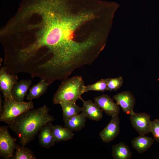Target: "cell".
I'll use <instances>...</instances> for the list:
<instances>
[{"mask_svg":"<svg viewBox=\"0 0 159 159\" xmlns=\"http://www.w3.org/2000/svg\"><path fill=\"white\" fill-rule=\"evenodd\" d=\"M9 126L0 127V156L5 159H12L17 145L16 139L10 134Z\"/></svg>","mask_w":159,"mask_h":159,"instance_id":"5","label":"cell"},{"mask_svg":"<svg viewBox=\"0 0 159 159\" xmlns=\"http://www.w3.org/2000/svg\"><path fill=\"white\" fill-rule=\"evenodd\" d=\"M155 140L145 135H140L132 139L131 142L133 148L140 154H142L153 144Z\"/></svg>","mask_w":159,"mask_h":159,"instance_id":"15","label":"cell"},{"mask_svg":"<svg viewBox=\"0 0 159 159\" xmlns=\"http://www.w3.org/2000/svg\"><path fill=\"white\" fill-rule=\"evenodd\" d=\"M2 98H1V96H0V112H1L2 109Z\"/></svg>","mask_w":159,"mask_h":159,"instance_id":"24","label":"cell"},{"mask_svg":"<svg viewBox=\"0 0 159 159\" xmlns=\"http://www.w3.org/2000/svg\"><path fill=\"white\" fill-rule=\"evenodd\" d=\"M131 125L139 135H146L150 132L151 122L150 116L145 112L136 113L134 111L130 114Z\"/></svg>","mask_w":159,"mask_h":159,"instance_id":"6","label":"cell"},{"mask_svg":"<svg viewBox=\"0 0 159 159\" xmlns=\"http://www.w3.org/2000/svg\"><path fill=\"white\" fill-rule=\"evenodd\" d=\"M59 104L62 108L63 120L78 115L82 111V107L78 106L76 103L63 102Z\"/></svg>","mask_w":159,"mask_h":159,"instance_id":"19","label":"cell"},{"mask_svg":"<svg viewBox=\"0 0 159 159\" xmlns=\"http://www.w3.org/2000/svg\"><path fill=\"white\" fill-rule=\"evenodd\" d=\"M112 154L114 159H130L132 156L129 148L123 142L112 146Z\"/></svg>","mask_w":159,"mask_h":159,"instance_id":"16","label":"cell"},{"mask_svg":"<svg viewBox=\"0 0 159 159\" xmlns=\"http://www.w3.org/2000/svg\"><path fill=\"white\" fill-rule=\"evenodd\" d=\"M53 134L55 142L66 141L72 138L74 135L72 131L59 125L53 126Z\"/></svg>","mask_w":159,"mask_h":159,"instance_id":"17","label":"cell"},{"mask_svg":"<svg viewBox=\"0 0 159 159\" xmlns=\"http://www.w3.org/2000/svg\"><path fill=\"white\" fill-rule=\"evenodd\" d=\"M94 101L99 107L109 116L112 117L118 115L120 113L119 105L107 95L102 94L96 97Z\"/></svg>","mask_w":159,"mask_h":159,"instance_id":"9","label":"cell"},{"mask_svg":"<svg viewBox=\"0 0 159 159\" xmlns=\"http://www.w3.org/2000/svg\"><path fill=\"white\" fill-rule=\"evenodd\" d=\"M13 159H36V157L32 151L25 146L17 144Z\"/></svg>","mask_w":159,"mask_h":159,"instance_id":"20","label":"cell"},{"mask_svg":"<svg viewBox=\"0 0 159 159\" xmlns=\"http://www.w3.org/2000/svg\"><path fill=\"white\" fill-rule=\"evenodd\" d=\"M113 97L126 114L130 115L134 111L135 99L130 92L127 91L117 93Z\"/></svg>","mask_w":159,"mask_h":159,"instance_id":"10","label":"cell"},{"mask_svg":"<svg viewBox=\"0 0 159 159\" xmlns=\"http://www.w3.org/2000/svg\"><path fill=\"white\" fill-rule=\"evenodd\" d=\"M93 17L88 11L72 13L68 0H26L16 27L19 53L26 66L38 73L64 77L90 64L96 39L79 42L73 37Z\"/></svg>","mask_w":159,"mask_h":159,"instance_id":"1","label":"cell"},{"mask_svg":"<svg viewBox=\"0 0 159 159\" xmlns=\"http://www.w3.org/2000/svg\"><path fill=\"white\" fill-rule=\"evenodd\" d=\"M83 102L82 112L88 118L92 120L99 121L103 116V110L95 102L89 100L85 101L82 98Z\"/></svg>","mask_w":159,"mask_h":159,"instance_id":"11","label":"cell"},{"mask_svg":"<svg viewBox=\"0 0 159 159\" xmlns=\"http://www.w3.org/2000/svg\"><path fill=\"white\" fill-rule=\"evenodd\" d=\"M48 86L45 80H41L39 82L33 85L30 89L26 99L30 101L40 97L46 92Z\"/></svg>","mask_w":159,"mask_h":159,"instance_id":"18","label":"cell"},{"mask_svg":"<svg viewBox=\"0 0 159 159\" xmlns=\"http://www.w3.org/2000/svg\"><path fill=\"white\" fill-rule=\"evenodd\" d=\"M53 125L49 122L44 126L40 130L39 135V143L40 146L45 148H49L55 144L53 134Z\"/></svg>","mask_w":159,"mask_h":159,"instance_id":"12","label":"cell"},{"mask_svg":"<svg viewBox=\"0 0 159 159\" xmlns=\"http://www.w3.org/2000/svg\"><path fill=\"white\" fill-rule=\"evenodd\" d=\"M150 132L153 136L155 140L159 143V119H156L151 121Z\"/></svg>","mask_w":159,"mask_h":159,"instance_id":"23","label":"cell"},{"mask_svg":"<svg viewBox=\"0 0 159 159\" xmlns=\"http://www.w3.org/2000/svg\"><path fill=\"white\" fill-rule=\"evenodd\" d=\"M107 78L101 79L95 83L85 86V92H87L90 91H95L103 92L107 91Z\"/></svg>","mask_w":159,"mask_h":159,"instance_id":"21","label":"cell"},{"mask_svg":"<svg viewBox=\"0 0 159 159\" xmlns=\"http://www.w3.org/2000/svg\"><path fill=\"white\" fill-rule=\"evenodd\" d=\"M18 78L16 74L8 73L3 66L0 69V89L4 99L13 98L12 90L14 84L17 83Z\"/></svg>","mask_w":159,"mask_h":159,"instance_id":"7","label":"cell"},{"mask_svg":"<svg viewBox=\"0 0 159 159\" xmlns=\"http://www.w3.org/2000/svg\"><path fill=\"white\" fill-rule=\"evenodd\" d=\"M32 84L31 80L23 79L14 84L12 90L13 99L17 101H24L27 91Z\"/></svg>","mask_w":159,"mask_h":159,"instance_id":"13","label":"cell"},{"mask_svg":"<svg viewBox=\"0 0 159 159\" xmlns=\"http://www.w3.org/2000/svg\"><path fill=\"white\" fill-rule=\"evenodd\" d=\"M85 86L82 77L76 76L62 82L55 93L53 99L54 104H58L63 102L76 103L80 99L85 92Z\"/></svg>","mask_w":159,"mask_h":159,"instance_id":"3","label":"cell"},{"mask_svg":"<svg viewBox=\"0 0 159 159\" xmlns=\"http://www.w3.org/2000/svg\"><path fill=\"white\" fill-rule=\"evenodd\" d=\"M45 105L30 109L20 115L9 125V127L17 135L21 145L25 146L35 138L44 125L54 121Z\"/></svg>","mask_w":159,"mask_h":159,"instance_id":"2","label":"cell"},{"mask_svg":"<svg viewBox=\"0 0 159 159\" xmlns=\"http://www.w3.org/2000/svg\"><path fill=\"white\" fill-rule=\"evenodd\" d=\"M87 117L82 112L63 120L64 127L73 131H79L85 126Z\"/></svg>","mask_w":159,"mask_h":159,"instance_id":"14","label":"cell"},{"mask_svg":"<svg viewBox=\"0 0 159 159\" xmlns=\"http://www.w3.org/2000/svg\"><path fill=\"white\" fill-rule=\"evenodd\" d=\"M118 115L112 117L107 125L99 133V136L102 141L109 143L114 140L120 132V119Z\"/></svg>","mask_w":159,"mask_h":159,"instance_id":"8","label":"cell"},{"mask_svg":"<svg viewBox=\"0 0 159 159\" xmlns=\"http://www.w3.org/2000/svg\"><path fill=\"white\" fill-rule=\"evenodd\" d=\"M123 83V78L122 76L115 78H107V90L110 91H116L122 87Z\"/></svg>","mask_w":159,"mask_h":159,"instance_id":"22","label":"cell"},{"mask_svg":"<svg viewBox=\"0 0 159 159\" xmlns=\"http://www.w3.org/2000/svg\"><path fill=\"white\" fill-rule=\"evenodd\" d=\"M34 107L32 100L28 102H19L13 98L4 99L0 112V121L9 125L20 115L28 110L33 109Z\"/></svg>","mask_w":159,"mask_h":159,"instance_id":"4","label":"cell"}]
</instances>
